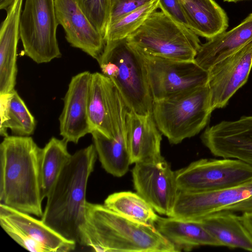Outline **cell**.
I'll return each mask as SVG.
<instances>
[{
	"label": "cell",
	"instance_id": "obj_1",
	"mask_svg": "<svg viewBox=\"0 0 252 252\" xmlns=\"http://www.w3.org/2000/svg\"><path fill=\"white\" fill-rule=\"evenodd\" d=\"M97 153L94 144L71 155L48 196L41 220L65 239L81 245L89 178Z\"/></svg>",
	"mask_w": 252,
	"mask_h": 252
},
{
	"label": "cell",
	"instance_id": "obj_2",
	"mask_svg": "<svg viewBox=\"0 0 252 252\" xmlns=\"http://www.w3.org/2000/svg\"><path fill=\"white\" fill-rule=\"evenodd\" d=\"M42 148L29 136H7L0 144V204L42 217Z\"/></svg>",
	"mask_w": 252,
	"mask_h": 252
},
{
	"label": "cell",
	"instance_id": "obj_3",
	"mask_svg": "<svg viewBox=\"0 0 252 252\" xmlns=\"http://www.w3.org/2000/svg\"><path fill=\"white\" fill-rule=\"evenodd\" d=\"M81 246L98 252H177L157 229L131 221L104 204L87 203Z\"/></svg>",
	"mask_w": 252,
	"mask_h": 252
},
{
	"label": "cell",
	"instance_id": "obj_4",
	"mask_svg": "<svg viewBox=\"0 0 252 252\" xmlns=\"http://www.w3.org/2000/svg\"><path fill=\"white\" fill-rule=\"evenodd\" d=\"M96 61L102 73L117 87L129 110L152 114L154 100L144 55L126 38L106 42Z\"/></svg>",
	"mask_w": 252,
	"mask_h": 252
},
{
	"label": "cell",
	"instance_id": "obj_5",
	"mask_svg": "<svg viewBox=\"0 0 252 252\" xmlns=\"http://www.w3.org/2000/svg\"><path fill=\"white\" fill-rule=\"evenodd\" d=\"M213 111L207 84L154 100L152 115L160 132L177 144L199 133Z\"/></svg>",
	"mask_w": 252,
	"mask_h": 252
},
{
	"label": "cell",
	"instance_id": "obj_6",
	"mask_svg": "<svg viewBox=\"0 0 252 252\" xmlns=\"http://www.w3.org/2000/svg\"><path fill=\"white\" fill-rule=\"evenodd\" d=\"M126 38L143 54L180 61H194L201 46L198 35L162 11L153 12Z\"/></svg>",
	"mask_w": 252,
	"mask_h": 252
},
{
	"label": "cell",
	"instance_id": "obj_7",
	"mask_svg": "<svg viewBox=\"0 0 252 252\" xmlns=\"http://www.w3.org/2000/svg\"><path fill=\"white\" fill-rule=\"evenodd\" d=\"M59 25L55 0H25L20 20L25 55L37 63L61 57L57 38Z\"/></svg>",
	"mask_w": 252,
	"mask_h": 252
},
{
	"label": "cell",
	"instance_id": "obj_8",
	"mask_svg": "<svg viewBox=\"0 0 252 252\" xmlns=\"http://www.w3.org/2000/svg\"><path fill=\"white\" fill-rule=\"evenodd\" d=\"M175 172L181 191L220 190L252 180V166L234 158H201Z\"/></svg>",
	"mask_w": 252,
	"mask_h": 252
},
{
	"label": "cell",
	"instance_id": "obj_9",
	"mask_svg": "<svg viewBox=\"0 0 252 252\" xmlns=\"http://www.w3.org/2000/svg\"><path fill=\"white\" fill-rule=\"evenodd\" d=\"M128 111L112 81L102 73H92L88 100V118L92 132L96 130L111 138L126 137Z\"/></svg>",
	"mask_w": 252,
	"mask_h": 252
},
{
	"label": "cell",
	"instance_id": "obj_10",
	"mask_svg": "<svg viewBox=\"0 0 252 252\" xmlns=\"http://www.w3.org/2000/svg\"><path fill=\"white\" fill-rule=\"evenodd\" d=\"M0 224L17 243L32 252H68L76 244L67 240L42 220L0 204Z\"/></svg>",
	"mask_w": 252,
	"mask_h": 252
},
{
	"label": "cell",
	"instance_id": "obj_11",
	"mask_svg": "<svg viewBox=\"0 0 252 252\" xmlns=\"http://www.w3.org/2000/svg\"><path fill=\"white\" fill-rule=\"evenodd\" d=\"M143 55L154 101L207 84L208 71L195 61Z\"/></svg>",
	"mask_w": 252,
	"mask_h": 252
},
{
	"label": "cell",
	"instance_id": "obj_12",
	"mask_svg": "<svg viewBox=\"0 0 252 252\" xmlns=\"http://www.w3.org/2000/svg\"><path fill=\"white\" fill-rule=\"evenodd\" d=\"M132 176L136 192L156 212L170 216L179 189L175 172L164 158L135 163Z\"/></svg>",
	"mask_w": 252,
	"mask_h": 252
},
{
	"label": "cell",
	"instance_id": "obj_13",
	"mask_svg": "<svg viewBox=\"0 0 252 252\" xmlns=\"http://www.w3.org/2000/svg\"><path fill=\"white\" fill-rule=\"evenodd\" d=\"M252 68V41L213 65L208 71V86L213 111L222 108L247 82Z\"/></svg>",
	"mask_w": 252,
	"mask_h": 252
},
{
	"label": "cell",
	"instance_id": "obj_14",
	"mask_svg": "<svg viewBox=\"0 0 252 252\" xmlns=\"http://www.w3.org/2000/svg\"><path fill=\"white\" fill-rule=\"evenodd\" d=\"M201 138L214 156L237 159L252 166V116L208 126Z\"/></svg>",
	"mask_w": 252,
	"mask_h": 252
},
{
	"label": "cell",
	"instance_id": "obj_15",
	"mask_svg": "<svg viewBox=\"0 0 252 252\" xmlns=\"http://www.w3.org/2000/svg\"><path fill=\"white\" fill-rule=\"evenodd\" d=\"M251 197L252 180L238 186L217 190H179L169 217L199 220L225 207Z\"/></svg>",
	"mask_w": 252,
	"mask_h": 252
},
{
	"label": "cell",
	"instance_id": "obj_16",
	"mask_svg": "<svg viewBox=\"0 0 252 252\" xmlns=\"http://www.w3.org/2000/svg\"><path fill=\"white\" fill-rule=\"evenodd\" d=\"M92 73L82 72L73 76L63 98L59 118L60 132L67 142L77 144L92 133L88 118V100Z\"/></svg>",
	"mask_w": 252,
	"mask_h": 252
},
{
	"label": "cell",
	"instance_id": "obj_17",
	"mask_svg": "<svg viewBox=\"0 0 252 252\" xmlns=\"http://www.w3.org/2000/svg\"><path fill=\"white\" fill-rule=\"evenodd\" d=\"M57 18L63 28L67 41L97 60L106 42L104 36L93 25L75 0H55Z\"/></svg>",
	"mask_w": 252,
	"mask_h": 252
},
{
	"label": "cell",
	"instance_id": "obj_18",
	"mask_svg": "<svg viewBox=\"0 0 252 252\" xmlns=\"http://www.w3.org/2000/svg\"><path fill=\"white\" fill-rule=\"evenodd\" d=\"M24 0H14L6 9L0 30V94L15 89L17 73V49Z\"/></svg>",
	"mask_w": 252,
	"mask_h": 252
},
{
	"label": "cell",
	"instance_id": "obj_19",
	"mask_svg": "<svg viewBox=\"0 0 252 252\" xmlns=\"http://www.w3.org/2000/svg\"><path fill=\"white\" fill-rule=\"evenodd\" d=\"M161 134L152 114L142 115L129 110L126 138L131 164L163 158L161 154Z\"/></svg>",
	"mask_w": 252,
	"mask_h": 252
},
{
	"label": "cell",
	"instance_id": "obj_20",
	"mask_svg": "<svg viewBox=\"0 0 252 252\" xmlns=\"http://www.w3.org/2000/svg\"><path fill=\"white\" fill-rule=\"evenodd\" d=\"M252 41V13L240 24L201 44L195 62L208 71L216 63Z\"/></svg>",
	"mask_w": 252,
	"mask_h": 252
},
{
	"label": "cell",
	"instance_id": "obj_21",
	"mask_svg": "<svg viewBox=\"0 0 252 252\" xmlns=\"http://www.w3.org/2000/svg\"><path fill=\"white\" fill-rule=\"evenodd\" d=\"M155 225L178 252L190 251L201 246H222L199 220L158 216Z\"/></svg>",
	"mask_w": 252,
	"mask_h": 252
},
{
	"label": "cell",
	"instance_id": "obj_22",
	"mask_svg": "<svg viewBox=\"0 0 252 252\" xmlns=\"http://www.w3.org/2000/svg\"><path fill=\"white\" fill-rule=\"evenodd\" d=\"M188 28L197 35L210 39L225 31L228 18L214 0H178Z\"/></svg>",
	"mask_w": 252,
	"mask_h": 252
},
{
	"label": "cell",
	"instance_id": "obj_23",
	"mask_svg": "<svg viewBox=\"0 0 252 252\" xmlns=\"http://www.w3.org/2000/svg\"><path fill=\"white\" fill-rule=\"evenodd\" d=\"M196 220L222 246L252 252V235L234 213L219 211Z\"/></svg>",
	"mask_w": 252,
	"mask_h": 252
},
{
	"label": "cell",
	"instance_id": "obj_24",
	"mask_svg": "<svg viewBox=\"0 0 252 252\" xmlns=\"http://www.w3.org/2000/svg\"><path fill=\"white\" fill-rule=\"evenodd\" d=\"M0 116L1 136H8L7 129L19 136H29L34 132L35 119L15 89L0 94Z\"/></svg>",
	"mask_w": 252,
	"mask_h": 252
},
{
	"label": "cell",
	"instance_id": "obj_25",
	"mask_svg": "<svg viewBox=\"0 0 252 252\" xmlns=\"http://www.w3.org/2000/svg\"><path fill=\"white\" fill-rule=\"evenodd\" d=\"M93 144L103 168L117 177L125 175L131 164L126 137L108 138L100 132H92Z\"/></svg>",
	"mask_w": 252,
	"mask_h": 252
},
{
	"label": "cell",
	"instance_id": "obj_26",
	"mask_svg": "<svg viewBox=\"0 0 252 252\" xmlns=\"http://www.w3.org/2000/svg\"><path fill=\"white\" fill-rule=\"evenodd\" d=\"M67 142L52 137L42 148L40 159L41 194L47 198L71 155L67 150Z\"/></svg>",
	"mask_w": 252,
	"mask_h": 252
},
{
	"label": "cell",
	"instance_id": "obj_27",
	"mask_svg": "<svg viewBox=\"0 0 252 252\" xmlns=\"http://www.w3.org/2000/svg\"><path fill=\"white\" fill-rule=\"evenodd\" d=\"M104 205L134 222L155 225L158 217L152 206L137 192L120 191L110 194Z\"/></svg>",
	"mask_w": 252,
	"mask_h": 252
},
{
	"label": "cell",
	"instance_id": "obj_28",
	"mask_svg": "<svg viewBox=\"0 0 252 252\" xmlns=\"http://www.w3.org/2000/svg\"><path fill=\"white\" fill-rule=\"evenodd\" d=\"M158 5V0H153L109 26L104 36L105 42L127 38L137 30L153 12L157 10Z\"/></svg>",
	"mask_w": 252,
	"mask_h": 252
},
{
	"label": "cell",
	"instance_id": "obj_29",
	"mask_svg": "<svg viewBox=\"0 0 252 252\" xmlns=\"http://www.w3.org/2000/svg\"><path fill=\"white\" fill-rule=\"evenodd\" d=\"M95 28L105 36L109 12L110 0H75Z\"/></svg>",
	"mask_w": 252,
	"mask_h": 252
},
{
	"label": "cell",
	"instance_id": "obj_30",
	"mask_svg": "<svg viewBox=\"0 0 252 252\" xmlns=\"http://www.w3.org/2000/svg\"><path fill=\"white\" fill-rule=\"evenodd\" d=\"M153 0H110L109 17L107 28L126 15L151 2Z\"/></svg>",
	"mask_w": 252,
	"mask_h": 252
},
{
	"label": "cell",
	"instance_id": "obj_31",
	"mask_svg": "<svg viewBox=\"0 0 252 252\" xmlns=\"http://www.w3.org/2000/svg\"><path fill=\"white\" fill-rule=\"evenodd\" d=\"M161 11L166 13L175 21L188 27L187 22L178 0H158Z\"/></svg>",
	"mask_w": 252,
	"mask_h": 252
},
{
	"label": "cell",
	"instance_id": "obj_32",
	"mask_svg": "<svg viewBox=\"0 0 252 252\" xmlns=\"http://www.w3.org/2000/svg\"><path fill=\"white\" fill-rule=\"evenodd\" d=\"M220 211L232 213L252 212V197L222 208Z\"/></svg>",
	"mask_w": 252,
	"mask_h": 252
},
{
	"label": "cell",
	"instance_id": "obj_33",
	"mask_svg": "<svg viewBox=\"0 0 252 252\" xmlns=\"http://www.w3.org/2000/svg\"><path fill=\"white\" fill-rule=\"evenodd\" d=\"M239 217L244 225L252 235V212L241 213Z\"/></svg>",
	"mask_w": 252,
	"mask_h": 252
},
{
	"label": "cell",
	"instance_id": "obj_34",
	"mask_svg": "<svg viewBox=\"0 0 252 252\" xmlns=\"http://www.w3.org/2000/svg\"><path fill=\"white\" fill-rule=\"evenodd\" d=\"M14 1V0H0V9L6 10Z\"/></svg>",
	"mask_w": 252,
	"mask_h": 252
},
{
	"label": "cell",
	"instance_id": "obj_35",
	"mask_svg": "<svg viewBox=\"0 0 252 252\" xmlns=\"http://www.w3.org/2000/svg\"><path fill=\"white\" fill-rule=\"evenodd\" d=\"M243 0H223L224 1L228 2H237L239 1H241Z\"/></svg>",
	"mask_w": 252,
	"mask_h": 252
}]
</instances>
